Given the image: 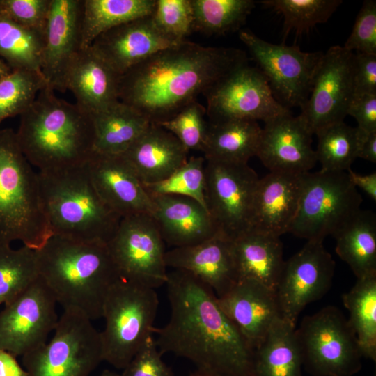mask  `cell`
<instances>
[{
  "label": "cell",
  "instance_id": "obj_41",
  "mask_svg": "<svg viewBox=\"0 0 376 376\" xmlns=\"http://www.w3.org/2000/svg\"><path fill=\"white\" fill-rule=\"evenodd\" d=\"M205 163L204 157H188L186 162L168 178L143 186L150 195L171 194L189 197L207 210L205 194Z\"/></svg>",
  "mask_w": 376,
  "mask_h": 376
},
{
  "label": "cell",
  "instance_id": "obj_24",
  "mask_svg": "<svg viewBox=\"0 0 376 376\" xmlns=\"http://www.w3.org/2000/svg\"><path fill=\"white\" fill-rule=\"evenodd\" d=\"M150 196L151 216L164 243L173 248L196 245L220 233L209 211L196 200L171 194Z\"/></svg>",
  "mask_w": 376,
  "mask_h": 376
},
{
  "label": "cell",
  "instance_id": "obj_34",
  "mask_svg": "<svg viewBox=\"0 0 376 376\" xmlns=\"http://www.w3.org/2000/svg\"><path fill=\"white\" fill-rule=\"evenodd\" d=\"M349 312L347 322L354 331L363 355L376 361V273L357 278L342 297Z\"/></svg>",
  "mask_w": 376,
  "mask_h": 376
},
{
  "label": "cell",
  "instance_id": "obj_9",
  "mask_svg": "<svg viewBox=\"0 0 376 376\" xmlns=\"http://www.w3.org/2000/svg\"><path fill=\"white\" fill-rule=\"evenodd\" d=\"M91 321L63 311L52 339L22 356L29 376H89L103 361L100 332Z\"/></svg>",
  "mask_w": 376,
  "mask_h": 376
},
{
  "label": "cell",
  "instance_id": "obj_8",
  "mask_svg": "<svg viewBox=\"0 0 376 376\" xmlns=\"http://www.w3.org/2000/svg\"><path fill=\"white\" fill-rule=\"evenodd\" d=\"M362 201L346 171L307 172L302 175L299 208L289 233L323 242L361 210Z\"/></svg>",
  "mask_w": 376,
  "mask_h": 376
},
{
  "label": "cell",
  "instance_id": "obj_4",
  "mask_svg": "<svg viewBox=\"0 0 376 376\" xmlns=\"http://www.w3.org/2000/svg\"><path fill=\"white\" fill-rule=\"evenodd\" d=\"M36 252L39 276L63 311L102 318L107 292L120 277L106 243L52 235Z\"/></svg>",
  "mask_w": 376,
  "mask_h": 376
},
{
  "label": "cell",
  "instance_id": "obj_5",
  "mask_svg": "<svg viewBox=\"0 0 376 376\" xmlns=\"http://www.w3.org/2000/svg\"><path fill=\"white\" fill-rule=\"evenodd\" d=\"M40 196L52 235L107 243L121 218L102 200L84 166L38 171Z\"/></svg>",
  "mask_w": 376,
  "mask_h": 376
},
{
  "label": "cell",
  "instance_id": "obj_49",
  "mask_svg": "<svg viewBox=\"0 0 376 376\" xmlns=\"http://www.w3.org/2000/svg\"><path fill=\"white\" fill-rule=\"evenodd\" d=\"M349 179L353 185L361 189L372 200L376 201V173L361 175L352 171H347Z\"/></svg>",
  "mask_w": 376,
  "mask_h": 376
},
{
  "label": "cell",
  "instance_id": "obj_42",
  "mask_svg": "<svg viewBox=\"0 0 376 376\" xmlns=\"http://www.w3.org/2000/svg\"><path fill=\"white\" fill-rule=\"evenodd\" d=\"M205 115L206 109L195 100L171 118L157 125L172 133L188 152L202 151L208 126V122L205 120Z\"/></svg>",
  "mask_w": 376,
  "mask_h": 376
},
{
  "label": "cell",
  "instance_id": "obj_39",
  "mask_svg": "<svg viewBox=\"0 0 376 376\" xmlns=\"http://www.w3.org/2000/svg\"><path fill=\"white\" fill-rule=\"evenodd\" d=\"M340 0H264L260 3L283 15V41L290 32L302 34L318 24L326 22Z\"/></svg>",
  "mask_w": 376,
  "mask_h": 376
},
{
  "label": "cell",
  "instance_id": "obj_30",
  "mask_svg": "<svg viewBox=\"0 0 376 376\" xmlns=\"http://www.w3.org/2000/svg\"><path fill=\"white\" fill-rule=\"evenodd\" d=\"M262 127L251 120L208 122L202 152L205 160L248 164L256 156Z\"/></svg>",
  "mask_w": 376,
  "mask_h": 376
},
{
  "label": "cell",
  "instance_id": "obj_40",
  "mask_svg": "<svg viewBox=\"0 0 376 376\" xmlns=\"http://www.w3.org/2000/svg\"><path fill=\"white\" fill-rule=\"evenodd\" d=\"M47 86L42 74L31 70H11L0 79V124L25 112Z\"/></svg>",
  "mask_w": 376,
  "mask_h": 376
},
{
  "label": "cell",
  "instance_id": "obj_54",
  "mask_svg": "<svg viewBox=\"0 0 376 376\" xmlns=\"http://www.w3.org/2000/svg\"><path fill=\"white\" fill-rule=\"evenodd\" d=\"M189 376H214V375H208V374L201 373V372H198V371H196V372L191 373Z\"/></svg>",
  "mask_w": 376,
  "mask_h": 376
},
{
  "label": "cell",
  "instance_id": "obj_51",
  "mask_svg": "<svg viewBox=\"0 0 376 376\" xmlns=\"http://www.w3.org/2000/svg\"><path fill=\"white\" fill-rule=\"evenodd\" d=\"M358 158L376 162V132L363 134L361 140Z\"/></svg>",
  "mask_w": 376,
  "mask_h": 376
},
{
  "label": "cell",
  "instance_id": "obj_26",
  "mask_svg": "<svg viewBox=\"0 0 376 376\" xmlns=\"http://www.w3.org/2000/svg\"><path fill=\"white\" fill-rule=\"evenodd\" d=\"M119 77L89 46L81 48L72 61L65 88L72 93L76 104L93 116L119 101Z\"/></svg>",
  "mask_w": 376,
  "mask_h": 376
},
{
  "label": "cell",
  "instance_id": "obj_35",
  "mask_svg": "<svg viewBox=\"0 0 376 376\" xmlns=\"http://www.w3.org/2000/svg\"><path fill=\"white\" fill-rule=\"evenodd\" d=\"M45 33L0 15V58L12 70L41 72Z\"/></svg>",
  "mask_w": 376,
  "mask_h": 376
},
{
  "label": "cell",
  "instance_id": "obj_14",
  "mask_svg": "<svg viewBox=\"0 0 376 376\" xmlns=\"http://www.w3.org/2000/svg\"><path fill=\"white\" fill-rule=\"evenodd\" d=\"M205 162L207 210L219 232L233 240L249 229L259 178L248 164Z\"/></svg>",
  "mask_w": 376,
  "mask_h": 376
},
{
  "label": "cell",
  "instance_id": "obj_23",
  "mask_svg": "<svg viewBox=\"0 0 376 376\" xmlns=\"http://www.w3.org/2000/svg\"><path fill=\"white\" fill-rule=\"evenodd\" d=\"M302 175L269 172L259 178L249 230L280 237L289 233L296 217Z\"/></svg>",
  "mask_w": 376,
  "mask_h": 376
},
{
  "label": "cell",
  "instance_id": "obj_33",
  "mask_svg": "<svg viewBox=\"0 0 376 376\" xmlns=\"http://www.w3.org/2000/svg\"><path fill=\"white\" fill-rule=\"evenodd\" d=\"M156 0H84L81 48L125 22L152 15Z\"/></svg>",
  "mask_w": 376,
  "mask_h": 376
},
{
  "label": "cell",
  "instance_id": "obj_37",
  "mask_svg": "<svg viewBox=\"0 0 376 376\" xmlns=\"http://www.w3.org/2000/svg\"><path fill=\"white\" fill-rule=\"evenodd\" d=\"M194 31L225 35L240 29L255 8L252 0H191Z\"/></svg>",
  "mask_w": 376,
  "mask_h": 376
},
{
  "label": "cell",
  "instance_id": "obj_12",
  "mask_svg": "<svg viewBox=\"0 0 376 376\" xmlns=\"http://www.w3.org/2000/svg\"><path fill=\"white\" fill-rule=\"evenodd\" d=\"M239 38L266 77L274 97L285 108L301 107L308 99L323 52L267 42L249 31Z\"/></svg>",
  "mask_w": 376,
  "mask_h": 376
},
{
  "label": "cell",
  "instance_id": "obj_21",
  "mask_svg": "<svg viewBox=\"0 0 376 376\" xmlns=\"http://www.w3.org/2000/svg\"><path fill=\"white\" fill-rule=\"evenodd\" d=\"M86 168L100 197L121 219L139 214H152L150 195L122 155L93 152Z\"/></svg>",
  "mask_w": 376,
  "mask_h": 376
},
{
  "label": "cell",
  "instance_id": "obj_18",
  "mask_svg": "<svg viewBox=\"0 0 376 376\" xmlns=\"http://www.w3.org/2000/svg\"><path fill=\"white\" fill-rule=\"evenodd\" d=\"M312 136L300 116L290 111L265 122L256 157L269 172L303 175L317 162Z\"/></svg>",
  "mask_w": 376,
  "mask_h": 376
},
{
  "label": "cell",
  "instance_id": "obj_17",
  "mask_svg": "<svg viewBox=\"0 0 376 376\" xmlns=\"http://www.w3.org/2000/svg\"><path fill=\"white\" fill-rule=\"evenodd\" d=\"M335 262L323 242L307 241L285 264L275 293L281 318L296 325L303 309L329 290Z\"/></svg>",
  "mask_w": 376,
  "mask_h": 376
},
{
  "label": "cell",
  "instance_id": "obj_50",
  "mask_svg": "<svg viewBox=\"0 0 376 376\" xmlns=\"http://www.w3.org/2000/svg\"><path fill=\"white\" fill-rule=\"evenodd\" d=\"M0 376H29L16 360V357L0 349Z\"/></svg>",
  "mask_w": 376,
  "mask_h": 376
},
{
  "label": "cell",
  "instance_id": "obj_29",
  "mask_svg": "<svg viewBox=\"0 0 376 376\" xmlns=\"http://www.w3.org/2000/svg\"><path fill=\"white\" fill-rule=\"evenodd\" d=\"M296 325L276 319L254 349V376H303Z\"/></svg>",
  "mask_w": 376,
  "mask_h": 376
},
{
  "label": "cell",
  "instance_id": "obj_47",
  "mask_svg": "<svg viewBox=\"0 0 376 376\" xmlns=\"http://www.w3.org/2000/svg\"><path fill=\"white\" fill-rule=\"evenodd\" d=\"M352 80L354 94H376V54H353Z\"/></svg>",
  "mask_w": 376,
  "mask_h": 376
},
{
  "label": "cell",
  "instance_id": "obj_31",
  "mask_svg": "<svg viewBox=\"0 0 376 376\" xmlns=\"http://www.w3.org/2000/svg\"><path fill=\"white\" fill-rule=\"evenodd\" d=\"M94 152L123 155L150 125L141 112L120 101L93 115Z\"/></svg>",
  "mask_w": 376,
  "mask_h": 376
},
{
  "label": "cell",
  "instance_id": "obj_38",
  "mask_svg": "<svg viewBox=\"0 0 376 376\" xmlns=\"http://www.w3.org/2000/svg\"><path fill=\"white\" fill-rule=\"evenodd\" d=\"M38 276L36 250L0 244V306L11 302Z\"/></svg>",
  "mask_w": 376,
  "mask_h": 376
},
{
  "label": "cell",
  "instance_id": "obj_52",
  "mask_svg": "<svg viewBox=\"0 0 376 376\" xmlns=\"http://www.w3.org/2000/svg\"><path fill=\"white\" fill-rule=\"evenodd\" d=\"M11 70L10 67L0 58V79L7 75Z\"/></svg>",
  "mask_w": 376,
  "mask_h": 376
},
{
  "label": "cell",
  "instance_id": "obj_36",
  "mask_svg": "<svg viewBox=\"0 0 376 376\" xmlns=\"http://www.w3.org/2000/svg\"><path fill=\"white\" fill-rule=\"evenodd\" d=\"M364 133L344 121L329 125L318 130L317 162L323 171H347L358 158L361 140Z\"/></svg>",
  "mask_w": 376,
  "mask_h": 376
},
{
  "label": "cell",
  "instance_id": "obj_48",
  "mask_svg": "<svg viewBox=\"0 0 376 376\" xmlns=\"http://www.w3.org/2000/svg\"><path fill=\"white\" fill-rule=\"evenodd\" d=\"M347 115L355 118L361 132H376V94L354 95Z\"/></svg>",
  "mask_w": 376,
  "mask_h": 376
},
{
  "label": "cell",
  "instance_id": "obj_19",
  "mask_svg": "<svg viewBox=\"0 0 376 376\" xmlns=\"http://www.w3.org/2000/svg\"><path fill=\"white\" fill-rule=\"evenodd\" d=\"M84 0H51L41 72L54 91H66L67 70L81 49Z\"/></svg>",
  "mask_w": 376,
  "mask_h": 376
},
{
  "label": "cell",
  "instance_id": "obj_16",
  "mask_svg": "<svg viewBox=\"0 0 376 376\" xmlns=\"http://www.w3.org/2000/svg\"><path fill=\"white\" fill-rule=\"evenodd\" d=\"M354 53L335 45L323 54L309 96L300 107V117L313 135L323 127L344 121L354 95L352 80Z\"/></svg>",
  "mask_w": 376,
  "mask_h": 376
},
{
  "label": "cell",
  "instance_id": "obj_2",
  "mask_svg": "<svg viewBox=\"0 0 376 376\" xmlns=\"http://www.w3.org/2000/svg\"><path fill=\"white\" fill-rule=\"evenodd\" d=\"M246 63V54L242 49L204 47L183 40L120 75L118 100L141 112L151 123L159 124Z\"/></svg>",
  "mask_w": 376,
  "mask_h": 376
},
{
  "label": "cell",
  "instance_id": "obj_10",
  "mask_svg": "<svg viewBox=\"0 0 376 376\" xmlns=\"http://www.w3.org/2000/svg\"><path fill=\"white\" fill-rule=\"evenodd\" d=\"M296 334L303 366L313 376H352L363 357L347 319L336 307L326 306L303 319Z\"/></svg>",
  "mask_w": 376,
  "mask_h": 376
},
{
  "label": "cell",
  "instance_id": "obj_53",
  "mask_svg": "<svg viewBox=\"0 0 376 376\" xmlns=\"http://www.w3.org/2000/svg\"><path fill=\"white\" fill-rule=\"evenodd\" d=\"M100 376H122L121 374H118L116 372L104 370L100 375Z\"/></svg>",
  "mask_w": 376,
  "mask_h": 376
},
{
  "label": "cell",
  "instance_id": "obj_20",
  "mask_svg": "<svg viewBox=\"0 0 376 376\" xmlns=\"http://www.w3.org/2000/svg\"><path fill=\"white\" fill-rule=\"evenodd\" d=\"M181 42L164 34L155 25L150 15L104 32L92 42L91 47L120 76L157 52Z\"/></svg>",
  "mask_w": 376,
  "mask_h": 376
},
{
  "label": "cell",
  "instance_id": "obj_27",
  "mask_svg": "<svg viewBox=\"0 0 376 376\" xmlns=\"http://www.w3.org/2000/svg\"><path fill=\"white\" fill-rule=\"evenodd\" d=\"M189 152L170 132L151 123L123 154L143 185L159 182L188 159Z\"/></svg>",
  "mask_w": 376,
  "mask_h": 376
},
{
  "label": "cell",
  "instance_id": "obj_11",
  "mask_svg": "<svg viewBox=\"0 0 376 376\" xmlns=\"http://www.w3.org/2000/svg\"><path fill=\"white\" fill-rule=\"evenodd\" d=\"M107 244L120 278L155 290L166 284L165 243L150 214L122 218Z\"/></svg>",
  "mask_w": 376,
  "mask_h": 376
},
{
  "label": "cell",
  "instance_id": "obj_43",
  "mask_svg": "<svg viewBox=\"0 0 376 376\" xmlns=\"http://www.w3.org/2000/svg\"><path fill=\"white\" fill-rule=\"evenodd\" d=\"M152 17L164 34L178 41L194 31L191 0H156Z\"/></svg>",
  "mask_w": 376,
  "mask_h": 376
},
{
  "label": "cell",
  "instance_id": "obj_44",
  "mask_svg": "<svg viewBox=\"0 0 376 376\" xmlns=\"http://www.w3.org/2000/svg\"><path fill=\"white\" fill-rule=\"evenodd\" d=\"M51 0H0V15L28 29L45 32Z\"/></svg>",
  "mask_w": 376,
  "mask_h": 376
},
{
  "label": "cell",
  "instance_id": "obj_45",
  "mask_svg": "<svg viewBox=\"0 0 376 376\" xmlns=\"http://www.w3.org/2000/svg\"><path fill=\"white\" fill-rule=\"evenodd\" d=\"M343 47L359 53L376 54V1L366 0Z\"/></svg>",
  "mask_w": 376,
  "mask_h": 376
},
{
  "label": "cell",
  "instance_id": "obj_22",
  "mask_svg": "<svg viewBox=\"0 0 376 376\" xmlns=\"http://www.w3.org/2000/svg\"><path fill=\"white\" fill-rule=\"evenodd\" d=\"M167 267L187 272L220 297L239 280L233 240L219 233L196 245L166 251Z\"/></svg>",
  "mask_w": 376,
  "mask_h": 376
},
{
  "label": "cell",
  "instance_id": "obj_25",
  "mask_svg": "<svg viewBox=\"0 0 376 376\" xmlns=\"http://www.w3.org/2000/svg\"><path fill=\"white\" fill-rule=\"evenodd\" d=\"M217 301L253 349L281 318L275 291L254 280L240 279Z\"/></svg>",
  "mask_w": 376,
  "mask_h": 376
},
{
  "label": "cell",
  "instance_id": "obj_32",
  "mask_svg": "<svg viewBox=\"0 0 376 376\" xmlns=\"http://www.w3.org/2000/svg\"><path fill=\"white\" fill-rule=\"evenodd\" d=\"M337 255L357 278L376 273V216L359 210L332 235Z\"/></svg>",
  "mask_w": 376,
  "mask_h": 376
},
{
  "label": "cell",
  "instance_id": "obj_46",
  "mask_svg": "<svg viewBox=\"0 0 376 376\" xmlns=\"http://www.w3.org/2000/svg\"><path fill=\"white\" fill-rule=\"evenodd\" d=\"M152 335L146 338L132 360L125 367L122 376H174L162 359Z\"/></svg>",
  "mask_w": 376,
  "mask_h": 376
},
{
  "label": "cell",
  "instance_id": "obj_6",
  "mask_svg": "<svg viewBox=\"0 0 376 376\" xmlns=\"http://www.w3.org/2000/svg\"><path fill=\"white\" fill-rule=\"evenodd\" d=\"M52 235L44 212L38 171L11 128L0 130V244L20 241L38 250Z\"/></svg>",
  "mask_w": 376,
  "mask_h": 376
},
{
  "label": "cell",
  "instance_id": "obj_7",
  "mask_svg": "<svg viewBox=\"0 0 376 376\" xmlns=\"http://www.w3.org/2000/svg\"><path fill=\"white\" fill-rule=\"evenodd\" d=\"M159 300L155 289L119 277L106 296L100 332L103 361L124 369L148 337L152 335Z\"/></svg>",
  "mask_w": 376,
  "mask_h": 376
},
{
  "label": "cell",
  "instance_id": "obj_15",
  "mask_svg": "<svg viewBox=\"0 0 376 376\" xmlns=\"http://www.w3.org/2000/svg\"><path fill=\"white\" fill-rule=\"evenodd\" d=\"M56 304L38 276L0 311V349L22 357L45 344L59 320Z\"/></svg>",
  "mask_w": 376,
  "mask_h": 376
},
{
  "label": "cell",
  "instance_id": "obj_3",
  "mask_svg": "<svg viewBox=\"0 0 376 376\" xmlns=\"http://www.w3.org/2000/svg\"><path fill=\"white\" fill-rule=\"evenodd\" d=\"M15 132L22 152L38 171L84 166L94 152L92 115L58 97L48 86L20 115Z\"/></svg>",
  "mask_w": 376,
  "mask_h": 376
},
{
  "label": "cell",
  "instance_id": "obj_28",
  "mask_svg": "<svg viewBox=\"0 0 376 376\" xmlns=\"http://www.w3.org/2000/svg\"><path fill=\"white\" fill-rule=\"evenodd\" d=\"M233 242L239 280H254L275 291L285 264L280 237L248 230Z\"/></svg>",
  "mask_w": 376,
  "mask_h": 376
},
{
  "label": "cell",
  "instance_id": "obj_13",
  "mask_svg": "<svg viewBox=\"0 0 376 376\" xmlns=\"http://www.w3.org/2000/svg\"><path fill=\"white\" fill-rule=\"evenodd\" d=\"M203 95L207 100L206 115L211 123L230 120L265 123L290 111L274 97L259 68L248 63L233 70Z\"/></svg>",
  "mask_w": 376,
  "mask_h": 376
},
{
  "label": "cell",
  "instance_id": "obj_1",
  "mask_svg": "<svg viewBox=\"0 0 376 376\" xmlns=\"http://www.w3.org/2000/svg\"><path fill=\"white\" fill-rule=\"evenodd\" d=\"M165 285L170 318L152 331L162 354L187 359L196 371L214 376H254V349L223 311L214 291L180 269L168 272Z\"/></svg>",
  "mask_w": 376,
  "mask_h": 376
}]
</instances>
